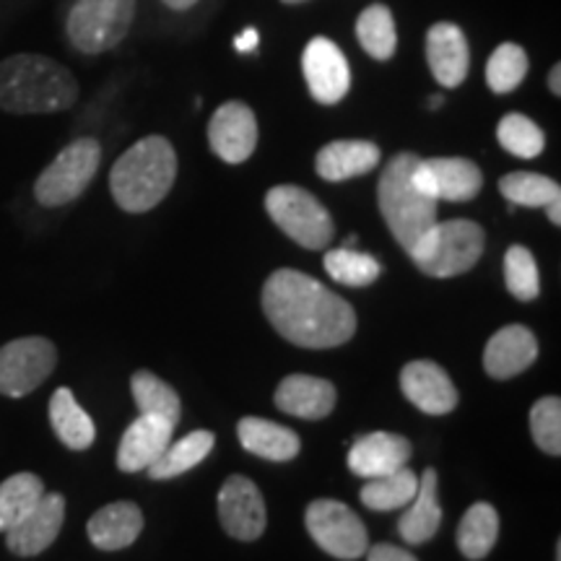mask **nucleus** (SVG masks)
I'll return each instance as SVG.
<instances>
[{"instance_id": "f257e3e1", "label": "nucleus", "mask_w": 561, "mask_h": 561, "mask_svg": "<svg viewBox=\"0 0 561 561\" xmlns=\"http://www.w3.org/2000/svg\"><path fill=\"white\" fill-rule=\"evenodd\" d=\"M263 310L280 339L301 348H335L356 333L354 307L294 268L271 273L263 286Z\"/></svg>"}, {"instance_id": "f03ea898", "label": "nucleus", "mask_w": 561, "mask_h": 561, "mask_svg": "<svg viewBox=\"0 0 561 561\" xmlns=\"http://www.w3.org/2000/svg\"><path fill=\"white\" fill-rule=\"evenodd\" d=\"M81 87L68 66L37 53L0 60V110L9 115H55L79 102Z\"/></svg>"}, {"instance_id": "7ed1b4c3", "label": "nucleus", "mask_w": 561, "mask_h": 561, "mask_svg": "<svg viewBox=\"0 0 561 561\" xmlns=\"http://www.w3.org/2000/svg\"><path fill=\"white\" fill-rule=\"evenodd\" d=\"M178 180V151L164 136L136 140L110 170V193L125 214L157 208Z\"/></svg>"}, {"instance_id": "20e7f679", "label": "nucleus", "mask_w": 561, "mask_h": 561, "mask_svg": "<svg viewBox=\"0 0 561 561\" xmlns=\"http://www.w3.org/2000/svg\"><path fill=\"white\" fill-rule=\"evenodd\" d=\"M421 157L411 151L396 153L380 174L377 182V203L388 229L405 252L413 250L426 229L437 221V203L432 195L419 191L413 182V170Z\"/></svg>"}, {"instance_id": "39448f33", "label": "nucleus", "mask_w": 561, "mask_h": 561, "mask_svg": "<svg viewBox=\"0 0 561 561\" xmlns=\"http://www.w3.org/2000/svg\"><path fill=\"white\" fill-rule=\"evenodd\" d=\"M486 234L471 219L434 221L409 252L421 273L432 278H455L481 261Z\"/></svg>"}, {"instance_id": "423d86ee", "label": "nucleus", "mask_w": 561, "mask_h": 561, "mask_svg": "<svg viewBox=\"0 0 561 561\" xmlns=\"http://www.w3.org/2000/svg\"><path fill=\"white\" fill-rule=\"evenodd\" d=\"M138 0H76L66 19V37L76 53L102 55L128 37Z\"/></svg>"}, {"instance_id": "0eeeda50", "label": "nucleus", "mask_w": 561, "mask_h": 561, "mask_svg": "<svg viewBox=\"0 0 561 561\" xmlns=\"http://www.w3.org/2000/svg\"><path fill=\"white\" fill-rule=\"evenodd\" d=\"M265 210L273 224L307 250H325L335 237L333 216L299 185H276L265 193Z\"/></svg>"}, {"instance_id": "6e6552de", "label": "nucleus", "mask_w": 561, "mask_h": 561, "mask_svg": "<svg viewBox=\"0 0 561 561\" xmlns=\"http://www.w3.org/2000/svg\"><path fill=\"white\" fill-rule=\"evenodd\" d=\"M102 164V146L96 138H76L34 182V198L45 208H60L79 201Z\"/></svg>"}, {"instance_id": "1a4fd4ad", "label": "nucleus", "mask_w": 561, "mask_h": 561, "mask_svg": "<svg viewBox=\"0 0 561 561\" xmlns=\"http://www.w3.org/2000/svg\"><path fill=\"white\" fill-rule=\"evenodd\" d=\"M58 367V348L50 339L26 335L0 348V396L24 398Z\"/></svg>"}, {"instance_id": "9d476101", "label": "nucleus", "mask_w": 561, "mask_h": 561, "mask_svg": "<svg viewBox=\"0 0 561 561\" xmlns=\"http://www.w3.org/2000/svg\"><path fill=\"white\" fill-rule=\"evenodd\" d=\"M305 523L312 541L335 559H359L369 549L367 528L348 504L335 500H314L307 507Z\"/></svg>"}, {"instance_id": "9b49d317", "label": "nucleus", "mask_w": 561, "mask_h": 561, "mask_svg": "<svg viewBox=\"0 0 561 561\" xmlns=\"http://www.w3.org/2000/svg\"><path fill=\"white\" fill-rule=\"evenodd\" d=\"M301 73L312 100L333 107L346 100L351 89V68L343 50L331 37H312L301 53Z\"/></svg>"}, {"instance_id": "f8f14e48", "label": "nucleus", "mask_w": 561, "mask_h": 561, "mask_svg": "<svg viewBox=\"0 0 561 561\" xmlns=\"http://www.w3.org/2000/svg\"><path fill=\"white\" fill-rule=\"evenodd\" d=\"M413 182L434 201L468 203L481 193L483 172L476 161L462 157L421 159L413 170Z\"/></svg>"}, {"instance_id": "ddd939ff", "label": "nucleus", "mask_w": 561, "mask_h": 561, "mask_svg": "<svg viewBox=\"0 0 561 561\" xmlns=\"http://www.w3.org/2000/svg\"><path fill=\"white\" fill-rule=\"evenodd\" d=\"M257 117L250 104L240 100L224 102L219 110L210 115L208 123V144L210 151L227 164H242L257 149Z\"/></svg>"}, {"instance_id": "4468645a", "label": "nucleus", "mask_w": 561, "mask_h": 561, "mask_svg": "<svg viewBox=\"0 0 561 561\" xmlns=\"http://www.w3.org/2000/svg\"><path fill=\"white\" fill-rule=\"evenodd\" d=\"M219 520L237 541H257L265 533V502L248 476H229L219 491Z\"/></svg>"}, {"instance_id": "2eb2a0df", "label": "nucleus", "mask_w": 561, "mask_h": 561, "mask_svg": "<svg viewBox=\"0 0 561 561\" xmlns=\"http://www.w3.org/2000/svg\"><path fill=\"white\" fill-rule=\"evenodd\" d=\"M62 523H66V496L58 491L53 494L45 491L42 500L13 528L5 530V546L16 557H37L55 543Z\"/></svg>"}, {"instance_id": "dca6fc26", "label": "nucleus", "mask_w": 561, "mask_h": 561, "mask_svg": "<svg viewBox=\"0 0 561 561\" xmlns=\"http://www.w3.org/2000/svg\"><path fill=\"white\" fill-rule=\"evenodd\" d=\"M424 53L439 87L458 89L471 73V45L455 21H434L426 30Z\"/></svg>"}, {"instance_id": "f3484780", "label": "nucleus", "mask_w": 561, "mask_h": 561, "mask_svg": "<svg viewBox=\"0 0 561 561\" xmlns=\"http://www.w3.org/2000/svg\"><path fill=\"white\" fill-rule=\"evenodd\" d=\"M401 390L419 411L430 413V416H447L458 409L460 401L450 375L430 359L405 364L401 371Z\"/></svg>"}, {"instance_id": "a211bd4d", "label": "nucleus", "mask_w": 561, "mask_h": 561, "mask_svg": "<svg viewBox=\"0 0 561 561\" xmlns=\"http://www.w3.org/2000/svg\"><path fill=\"white\" fill-rule=\"evenodd\" d=\"M174 426L178 424L161 416H144V413H138V419L125 430L121 447H117V468L123 473L146 471L172 442Z\"/></svg>"}, {"instance_id": "6ab92c4d", "label": "nucleus", "mask_w": 561, "mask_h": 561, "mask_svg": "<svg viewBox=\"0 0 561 561\" xmlns=\"http://www.w3.org/2000/svg\"><path fill=\"white\" fill-rule=\"evenodd\" d=\"M411 458V442L392 432H371L354 442L348 453V468L362 479H380Z\"/></svg>"}, {"instance_id": "aec40b11", "label": "nucleus", "mask_w": 561, "mask_h": 561, "mask_svg": "<svg viewBox=\"0 0 561 561\" xmlns=\"http://www.w3.org/2000/svg\"><path fill=\"white\" fill-rule=\"evenodd\" d=\"M538 356V343L525 325H507L494 333L483 348V369L494 380H510L533 367Z\"/></svg>"}, {"instance_id": "412c9836", "label": "nucleus", "mask_w": 561, "mask_h": 561, "mask_svg": "<svg viewBox=\"0 0 561 561\" xmlns=\"http://www.w3.org/2000/svg\"><path fill=\"white\" fill-rule=\"evenodd\" d=\"M382 161L380 146L371 140H331L314 157V172L328 182H346L377 170Z\"/></svg>"}, {"instance_id": "4be33fe9", "label": "nucleus", "mask_w": 561, "mask_h": 561, "mask_svg": "<svg viewBox=\"0 0 561 561\" xmlns=\"http://www.w3.org/2000/svg\"><path fill=\"white\" fill-rule=\"evenodd\" d=\"M339 401V392L331 380L312 375H289L276 388V405L284 413L307 421L331 416Z\"/></svg>"}, {"instance_id": "5701e85b", "label": "nucleus", "mask_w": 561, "mask_h": 561, "mask_svg": "<svg viewBox=\"0 0 561 561\" xmlns=\"http://www.w3.org/2000/svg\"><path fill=\"white\" fill-rule=\"evenodd\" d=\"M144 530V512L133 502L104 504L87 525L89 541L100 551H123L138 541Z\"/></svg>"}, {"instance_id": "b1692460", "label": "nucleus", "mask_w": 561, "mask_h": 561, "mask_svg": "<svg viewBox=\"0 0 561 561\" xmlns=\"http://www.w3.org/2000/svg\"><path fill=\"white\" fill-rule=\"evenodd\" d=\"M237 437H240L244 450L273 462L294 460L301 447L297 432L289 430V426H280L276 421L257 416H244L237 424Z\"/></svg>"}, {"instance_id": "393cba45", "label": "nucleus", "mask_w": 561, "mask_h": 561, "mask_svg": "<svg viewBox=\"0 0 561 561\" xmlns=\"http://www.w3.org/2000/svg\"><path fill=\"white\" fill-rule=\"evenodd\" d=\"M439 525L442 507L437 494V471H434V468H426L424 476L419 479V489L416 496L411 500V507L405 510L401 523H398V533H401L405 543L421 546L437 536Z\"/></svg>"}, {"instance_id": "a878e982", "label": "nucleus", "mask_w": 561, "mask_h": 561, "mask_svg": "<svg viewBox=\"0 0 561 561\" xmlns=\"http://www.w3.org/2000/svg\"><path fill=\"white\" fill-rule=\"evenodd\" d=\"M50 424L68 450H89L96 439V426L76 401L73 390L58 388L50 398Z\"/></svg>"}, {"instance_id": "bb28decb", "label": "nucleus", "mask_w": 561, "mask_h": 561, "mask_svg": "<svg viewBox=\"0 0 561 561\" xmlns=\"http://www.w3.org/2000/svg\"><path fill=\"white\" fill-rule=\"evenodd\" d=\"M214 445H216L214 432L198 430V432L185 434L182 439L170 442V445L164 447V453H161L159 458L146 468V473H149L153 481L178 479V476L193 471L195 466H201V462L210 455V450H214Z\"/></svg>"}, {"instance_id": "cd10ccee", "label": "nucleus", "mask_w": 561, "mask_h": 561, "mask_svg": "<svg viewBox=\"0 0 561 561\" xmlns=\"http://www.w3.org/2000/svg\"><path fill=\"white\" fill-rule=\"evenodd\" d=\"M356 39L371 60L388 62L398 53L396 16L385 3H371L356 19Z\"/></svg>"}, {"instance_id": "c85d7f7f", "label": "nucleus", "mask_w": 561, "mask_h": 561, "mask_svg": "<svg viewBox=\"0 0 561 561\" xmlns=\"http://www.w3.org/2000/svg\"><path fill=\"white\" fill-rule=\"evenodd\" d=\"M500 536V515L489 502H476L458 525V549L466 559L489 557Z\"/></svg>"}, {"instance_id": "c756f323", "label": "nucleus", "mask_w": 561, "mask_h": 561, "mask_svg": "<svg viewBox=\"0 0 561 561\" xmlns=\"http://www.w3.org/2000/svg\"><path fill=\"white\" fill-rule=\"evenodd\" d=\"M416 489L419 476L409 466H403L388 476H380V479H369V483H364L359 491V500L364 507L375 512H390L411 504Z\"/></svg>"}, {"instance_id": "7c9ffc66", "label": "nucleus", "mask_w": 561, "mask_h": 561, "mask_svg": "<svg viewBox=\"0 0 561 561\" xmlns=\"http://www.w3.org/2000/svg\"><path fill=\"white\" fill-rule=\"evenodd\" d=\"M130 392L133 401L138 405V413L144 416H161L172 424H178L182 405L178 390L170 388L161 377L153 375L149 369H138L136 375L130 377Z\"/></svg>"}, {"instance_id": "2f4dec72", "label": "nucleus", "mask_w": 561, "mask_h": 561, "mask_svg": "<svg viewBox=\"0 0 561 561\" xmlns=\"http://www.w3.org/2000/svg\"><path fill=\"white\" fill-rule=\"evenodd\" d=\"M45 494V481L37 473H16L0 483V533L13 528Z\"/></svg>"}, {"instance_id": "473e14b6", "label": "nucleus", "mask_w": 561, "mask_h": 561, "mask_svg": "<svg viewBox=\"0 0 561 561\" xmlns=\"http://www.w3.org/2000/svg\"><path fill=\"white\" fill-rule=\"evenodd\" d=\"M500 193L510 201V206L546 208L551 201L561 198L557 180L538 172H510L500 180Z\"/></svg>"}, {"instance_id": "72a5a7b5", "label": "nucleus", "mask_w": 561, "mask_h": 561, "mask_svg": "<svg viewBox=\"0 0 561 561\" xmlns=\"http://www.w3.org/2000/svg\"><path fill=\"white\" fill-rule=\"evenodd\" d=\"M530 60L525 47L517 42H502L486 60V83L494 94H510L515 91L528 76Z\"/></svg>"}, {"instance_id": "f704fd0d", "label": "nucleus", "mask_w": 561, "mask_h": 561, "mask_svg": "<svg viewBox=\"0 0 561 561\" xmlns=\"http://www.w3.org/2000/svg\"><path fill=\"white\" fill-rule=\"evenodd\" d=\"M496 138H500L502 149L517 159H536L546 149V133L541 130V125L533 123L528 115H520V112H510V115L502 117L500 125H496Z\"/></svg>"}, {"instance_id": "c9c22d12", "label": "nucleus", "mask_w": 561, "mask_h": 561, "mask_svg": "<svg viewBox=\"0 0 561 561\" xmlns=\"http://www.w3.org/2000/svg\"><path fill=\"white\" fill-rule=\"evenodd\" d=\"M325 271L328 276H333V280H339V284L362 289V286L375 284V280L380 278L382 265L377 257L367 255V252L341 248L325 252Z\"/></svg>"}, {"instance_id": "e433bc0d", "label": "nucleus", "mask_w": 561, "mask_h": 561, "mask_svg": "<svg viewBox=\"0 0 561 561\" xmlns=\"http://www.w3.org/2000/svg\"><path fill=\"white\" fill-rule=\"evenodd\" d=\"M504 284H507L512 297L520 301H533L541 291L536 257L523 244H512L504 255Z\"/></svg>"}, {"instance_id": "4c0bfd02", "label": "nucleus", "mask_w": 561, "mask_h": 561, "mask_svg": "<svg viewBox=\"0 0 561 561\" xmlns=\"http://www.w3.org/2000/svg\"><path fill=\"white\" fill-rule=\"evenodd\" d=\"M530 432L546 455H561V401L546 396L530 409Z\"/></svg>"}, {"instance_id": "58836bf2", "label": "nucleus", "mask_w": 561, "mask_h": 561, "mask_svg": "<svg viewBox=\"0 0 561 561\" xmlns=\"http://www.w3.org/2000/svg\"><path fill=\"white\" fill-rule=\"evenodd\" d=\"M367 561H419L411 551L392 543H377L367 549Z\"/></svg>"}, {"instance_id": "ea45409f", "label": "nucleus", "mask_w": 561, "mask_h": 561, "mask_svg": "<svg viewBox=\"0 0 561 561\" xmlns=\"http://www.w3.org/2000/svg\"><path fill=\"white\" fill-rule=\"evenodd\" d=\"M257 47H261V32L255 30V26H248L242 34H237L234 37V50L237 53H255Z\"/></svg>"}, {"instance_id": "a19ab883", "label": "nucleus", "mask_w": 561, "mask_h": 561, "mask_svg": "<svg viewBox=\"0 0 561 561\" xmlns=\"http://www.w3.org/2000/svg\"><path fill=\"white\" fill-rule=\"evenodd\" d=\"M549 89L553 96H561V66L559 62L551 68V73H549Z\"/></svg>"}, {"instance_id": "79ce46f5", "label": "nucleus", "mask_w": 561, "mask_h": 561, "mask_svg": "<svg viewBox=\"0 0 561 561\" xmlns=\"http://www.w3.org/2000/svg\"><path fill=\"white\" fill-rule=\"evenodd\" d=\"M546 216H549V221L553 224V227H559L561 224V198L551 201L549 206H546Z\"/></svg>"}, {"instance_id": "37998d69", "label": "nucleus", "mask_w": 561, "mask_h": 561, "mask_svg": "<svg viewBox=\"0 0 561 561\" xmlns=\"http://www.w3.org/2000/svg\"><path fill=\"white\" fill-rule=\"evenodd\" d=\"M161 3L172 11H191L193 5H198V0H161Z\"/></svg>"}, {"instance_id": "c03bdc74", "label": "nucleus", "mask_w": 561, "mask_h": 561, "mask_svg": "<svg viewBox=\"0 0 561 561\" xmlns=\"http://www.w3.org/2000/svg\"><path fill=\"white\" fill-rule=\"evenodd\" d=\"M442 104H445V96H442V94H434L432 100H430V110H439Z\"/></svg>"}, {"instance_id": "a18cd8bd", "label": "nucleus", "mask_w": 561, "mask_h": 561, "mask_svg": "<svg viewBox=\"0 0 561 561\" xmlns=\"http://www.w3.org/2000/svg\"><path fill=\"white\" fill-rule=\"evenodd\" d=\"M280 3H286V5H299V3H307V0H280Z\"/></svg>"}]
</instances>
